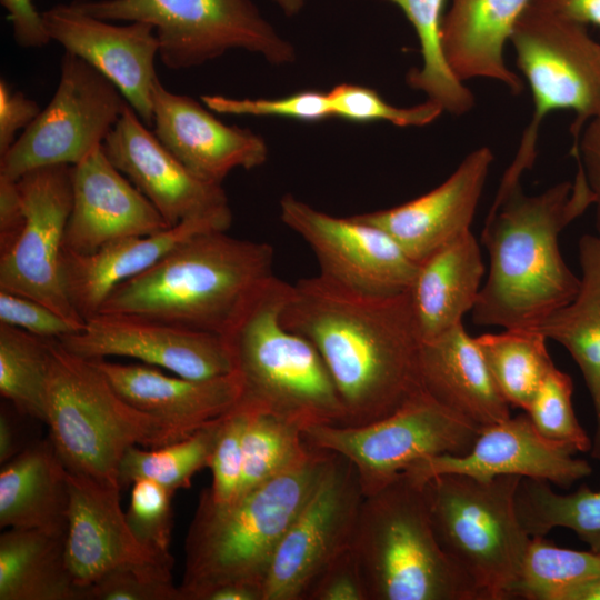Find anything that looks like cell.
<instances>
[{
	"label": "cell",
	"instance_id": "cell-15",
	"mask_svg": "<svg viewBox=\"0 0 600 600\" xmlns=\"http://www.w3.org/2000/svg\"><path fill=\"white\" fill-rule=\"evenodd\" d=\"M280 218L310 247L323 278L373 296L410 289L418 263L382 229L357 216L322 212L290 193L280 200Z\"/></svg>",
	"mask_w": 600,
	"mask_h": 600
},
{
	"label": "cell",
	"instance_id": "cell-38",
	"mask_svg": "<svg viewBox=\"0 0 600 600\" xmlns=\"http://www.w3.org/2000/svg\"><path fill=\"white\" fill-rule=\"evenodd\" d=\"M247 406L250 412L243 433L242 478L238 496L300 464L312 452L299 426Z\"/></svg>",
	"mask_w": 600,
	"mask_h": 600
},
{
	"label": "cell",
	"instance_id": "cell-35",
	"mask_svg": "<svg viewBox=\"0 0 600 600\" xmlns=\"http://www.w3.org/2000/svg\"><path fill=\"white\" fill-rule=\"evenodd\" d=\"M223 416L181 440L151 450L130 447L119 466L120 488L139 479L156 481L173 492L189 488L192 477L209 466Z\"/></svg>",
	"mask_w": 600,
	"mask_h": 600
},
{
	"label": "cell",
	"instance_id": "cell-22",
	"mask_svg": "<svg viewBox=\"0 0 600 600\" xmlns=\"http://www.w3.org/2000/svg\"><path fill=\"white\" fill-rule=\"evenodd\" d=\"M170 228L153 204L108 159L102 147L72 170V208L63 250L90 254L126 237Z\"/></svg>",
	"mask_w": 600,
	"mask_h": 600
},
{
	"label": "cell",
	"instance_id": "cell-33",
	"mask_svg": "<svg viewBox=\"0 0 600 600\" xmlns=\"http://www.w3.org/2000/svg\"><path fill=\"white\" fill-rule=\"evenodd\" d=\"M398 6L414 29L422 63L408 72V84L438 103L443 112L461 116L474 106L471 90L451 72L441 48L444 0H389Z\"/></svg>",
	"mask_w": 600,
	"mask_h": 600
},
{
	"label": "cell",
	"instance_id": "cell-30",
	"mask_svg": "<svg viewBox=\"0 0 600 600\" xmlns=\"http://www.w3.org/2000/svg\"><path fill=\"white\" fill-rule=\"evenodd\" d=\"M578 256L581 276L576 297L538 331L567 349L581 370L596 413L591 456L600 459V236L583 234Z\"/></svg>",
	"mask_w": 600,
	"mask_h": 600
},
{
	"label": "cell",
	"instance_id": "cell-42",
	"mask_svg": "<svg viewBox=\"0 0 600 600\" xmlns=\"http://www.w3.org/2000/svg\"><path fill=\"white\" fill-rule=\"evenodd\" d=\"M204 106L221 114L281 117L317 122L332 117L328 92L299 91L276 99L230 98L220 94L201 96Z\"/></svg>",
	"mask_w": 600,
	"mask_h": 600
},
{
	"label": "cell",
	"instance_id": "cell-19",
	"mask_svg": "<svg viewBox=\"0 0 600 600\" xmlns=\"http://www.w3.org/2000/svg\"><path fill=\"white\" fill-rule=\"evenodd\" d=\"M52 41L102 73L122 93L142 121L152 126V91L158 80L159 42L152 24H118L93 17L72 3L43 12Z\"/></svg>",
	"mask_w": 600,
	"mask_h": 600
},
{
	"label": "cell",
	"instance_id": "cell-47",
	"mask_svg": "<svg viewBox=\"0 0 600 600\" xmlns=\"http://www.w3.org/2000/svg\"><path fill=\"white\" fill-rule=\"evenodd\" d=\"M38 103L0 80V157L16 142L17 132L26 130L40 113Z\"/></svg>",
	"mask_w": 600,
	"mask_h": 600
},
{
	"label": "cell",
	"instance_id": "cell-5",
	"mask_svg": "<svg viewBox=\"0 0 600 600\" xmlns=\"http://www.w3.org/2000/svg\"><path fill=\"white\" fill-rule=\"evenodd\" d=\"M290 291L291 283L272 274L223 334L242 383L240 400L302 430L342 426L344 410L321 356L282 321Z\"/></svg>",
	"mask_w": 600,
	"mask_h": 600
},
{
	"label": "cell",
	"instance_id": "cell-23",
	"mask_svg": "<svg viewBox=\"0 0 600 600\" xmlns=\"http://www.w3.org/2000/svg\"><path fill=\"white\" fill-rule=\"evenodd\" d=\"M493 159L489 147L477 148L429 192L392 208L356 216L386 231L419 263L471 230Z\"/></svg>",
	"mask_w": 600,
	"mask_h": 600
},
{
	"label": "cell",
	"instance_id": "cell-3",
	"mask_svg": "<svg viewBox=\"0 0 600 600\" xmlns=\"http://www.w3.org/2000/svg\"><path fill=\"white\" fill-rule=\"evenodd\" d=\"M273 247L227 231L196 233L120 283L99 313L130 314L223 336L272 273Z\"/></svg>",
	"mask_w": 600,
	"mask_h": 600
},
{
	"label": "cell",
	"instance_id": "cell-51",
	"mask_svg": "<svg viewBox=\"0 0 600 600\" xmlns=\"http://www.w3.org/2000/svg\"><path fill=\"white\" fill-rule=\"evenodd\" d=\"M529 4L584 27L600 28V0H531Z\"/></svg>",
	"mask_w": 600,
	"mask_h": 600
},
{
	"label": "cell",
	"instance_id": "cell-14",
	"mask_svg": "<svg viewBox=\"0 0 600 600\" xmlns=\"http://www.w3.org/2000/svg\"><path fill=\"white\" fill-rule=\"evenodd\" d=\"M72 170L70 164L48 166L17 180L26 221L18 239L0 253V290L29 297L67 319L86 323L67 296L62 274Z\"/></svg>",
	"mask_w": 600,
	"mask_h": 600
},
{
	"label": "cell",
	"instance_id": "cell-17",
	"mask_svg": "<svg viewBox=\"0 0 600 600\" xmlns=\"http://www.w3.org/2000/svg\"><path fill=\"white\" fill-rule=\"evenodd\" d=\"M128 104L102 143L111 163L153 204L169 227L191 219L224 229L232 213L221 184L193 176Z\"/></svg>",
	"mask_w": 600,
	"mask_h": 600
},
{
	"label": "cell",
	"instance_id": "cell-50",
	"mask_svg": "<svg viewBox=\"0 0 600 600\" xmlns=\"http://www.w3.org/2000/svg\"><path fill=\"white\" fill-rule=\"evenodd\" d=\"M26 221L18 183L0 176V253L20 236Z\"/></svg>",
	"mask_w": 600,
	"mask_h": 600
},
{
	"label": "cell",
	"instance_id": "cell-44",
	"mask_svg": "<svg viewBox=\"0 0 600 600\" xmlns=\"http://www.w3.org/2000/svg\"><path fill=\"white\" fill-rule=\"evenodd\" d=\"M172 568H123L113 570L81 591V600H181Z\"/></svg>",
	"mask_w": 600,
	"mask_h": 600
},
{
	"label": "cell",
	"instance_id": "cell-54",
	"mask_svg": "<svg viewBox=\"0 0 600 600\" xmlns=\"http://www.w3.org/2000/svg\"><path fill=\"white\" fill-rule=\"evenodd\" d=\"M567 600H600V578L576 588Z\"/></svg>",
	"mask_w": 600,
	"mask_h": 600
},
{
	"label": "cell",
	"instance_id": "cell-11",
	"mask_svg": "<svg viewBox=\"0 0 600 600\" xmlns=\"http://www.w3.org/2000/svg\"><path fill=\"white\" fill-rule=\"evenodd\" d=\"M480 429L421 389L382 419L359 427L312 426L303 438L312 448L348 459L369 496L420 459L467 453Z\"/></svg>",
	"mask_w": 600,
	"mask_h": 600
},
{
	"label": "cell",
	"instance_id": "cell-24",
	"mask_svg": "<svg viewBox=\"0 0 600 600\" xmlns=\"http://www.w3.org/2000/svg\"><path fill=\"white\" fill-rule=\"evenodd\" d=\"M90 360L128 403L184 436L229 412L242 397L236 371L211 379H189L143 364Z\"/></svg>",
	"mask_w": 600,
	"mask_h": 600
},
{
	"label": "cell",
	"instance_id": "cell-40",
	"mask_svg": "<svg viewBox=\"0 0 600 600\" xmlns=\"http://www.w3.org/2000/svg\"><path fill=\"white\" fill-rule=\"evenodd\" d=\"M332 117L352 122L384 121L398 127H423L436 121L443 112L431 101L396 107L376 90L353 83H340L328 91Z\"/></svg>",
	"mask_w": 600,
	"mask_h": 600
},
{
	"label": "cell",
	"instance_id": "cell-4",
	"mask_svg": "<svg viewBox=\"0 0 600 600\" xmlns=\"http://www.w3.org/2000/svg\"><path fill=\"white\" fill-rule=\"evenodd\" d=\"M334 453L312 448L300 464L244 491L229 503L200 497L187 534L181 600H201L227 583L261 587L277 548L314 491Z\"/></svg>",
	"mask_w": 600,
	"mask_h": 600
},
{
	"label": "cell",
	"instance_id": "cell-52",
	"mask_svg": "<svg viewBox=\"0 0 600 600\" xmlns=\"http://www.w3.org/2000/svg\"><path fill=\"white\" fill-rule=\"evenodd\" d=\"M201 600H263V590L248 583H227L209 590Z\"/></svg>",
	"mask_w": 600,
	"mask_h": 600
},
{
	"label": "cell",
	"instance_id": "cell-13",
	"mask_svg": "<svg viewBox=\"0 0 600 600\" xmlns=\"http://www.w3.org/2000/svg\"><path fill=\"white\" fill-rule=\"evenodd\" d=\"M363 498L353 464L334 453L277 548L263 600L306 599L318 576L351 547Z\"/></svg>",
	"mask_w": 600,
	"mask_h": 600
},
{
	"label": "cell",
	"instance_id": "cell-6",
	"mask_svg": "<svg viewBox=\"0 0 600 600\" xmlns=\"http://www.w3.org/2000/svg\"><path fill=\"white\" fill-rule=\"evenodd\" d=\"M46 423L70 473L117 488L120 461L130 447L156 448L188 437L128 403L90 359L58 339L50 340Z\"/></svg>",
	"mask_w": 600,
	"mask_h": 600
},
{
	"label": "cell",
	"instance_id": "cell-48",
	"mask_svg": "<svg viewBox=\"0 0 600 600\" xmlns=\"http://www.w3.org/2000/svg\"><path fill=\"white\" fill-rule=\"evenodd\" d=\"M8 13L13 38L21 48H42L51 42L43 12L40 13L33 0H0Z\"/></svg>",
	"mask_w": 600,
	"mask_h": 600
},
{
	"label": "cell",
	"instance_id": "cell-43",
	"mask_svg": "<svg viewBox=\"0 0 600 600\" xmlns=\"http://www.w3.org/2000/svg\"><path fill=\"white\" fill-rule=\"evenodd\" d=\"M249 412V407L239 401L222 418L208 466L212 471V486L208 491L217 503H229L239 493L242 478L243 433Z\"/></svg>",
	"mask_w": 600,
	"mask_h": 600
},
{
	"label": "cell",
	"instance_id": "cell-32",
	"mask_svg": "<svg viewBox=\"0 0 600 600\" xmlns=\"http://www.w3.org/2000/svg\"><path fill=\"white\" fill-rule=\"evenodd\" d=\"M474 339L503 398L526 412L554 366L547 338L538 330L506 329Z\"/></svg>",
	"mask_w": 600,
	"mask_h": 600
},
{
	"label": "cell",
	"instance_id": "cell-26",
	"mask_svg": "<svg viewBox=\"0 0 600 600\" xmlns=\"http://www.w3.org/2000/svg\"><path fill=\"white\" fill-rule=\"evenodd\" d=\"M212 230L227 231L213 221L191 219L154 234L113 240L90 254L63 250L62 274L67 296L87 321L99 313L120 283L151 268L181 241Z\"/></svg>",
	"mask_w": 600,
	"mask_h": 600
},
{
	"label": "cell",
	"instance_id": "cell-29",
	"mask_svg": "<svg viewBox=\"0 0 600 600\" xmlns=\"http://www.w3.org/2000/svg\"><path fill=\"white\" fill-rule=\"evenodd\" d=\"M69 472L50 439L22 449L0 472V527L66 534Z\"/></svg>",
	"mask_w": 600,
	"mask_h": 600
},
{
	"label": "cell",
	"instance_id": "cell-36",
	"mask_svg": "<svg viewBox=\"0 0 600 600\" xmlns=\"http://www.w3.org/2000/svg\"><path fill=\"white\" fill-rule=\"evenodd\" d=\"M50 340L0 323V393L17 412L43 422Z\"/></svg>",
	"mask_w": 600,
	"mask_h": 600
},
{
	"label": "cell",
	"instance_id": "cell-18",
	"mask_svg": "<svg viewBox=\"0 0 600 600\" xmlns=\"http://www.w3.org/2000/svg\"><path fill=\"white\" fill-rule=\"evenodd\" d=\"M576 453L541 436L526 412L481 428L467 453L423 458L404 471L419 482L447 473L482 481L518 476L570 488L592 472L591 466Z\"/></svg>",
	"mask_w": 600,
	"mask_h": 600
},
{
	"label": "cell",
	"instance_id": "cell-53",
	"mask_svg": "<svg viewBox=\"0 0 600 600\" xmlns=\"http://www.w3.org/2000/svg\"><path fill=\"white\" fill-rule=\"evenodd\" d=\"M21 450L17 444L14 426L7 412L2 409L0 413V462L7 463Z\"/></svg>",
	"mask_w": 600,
	"mask_h": 600
},
{
	"label": "cell",
	"instance_id": "cell-25",
	"mask_svg": "<svg viewBox=\"0 0 600 600\" xmlns=\"http://www.w3.org/2000/svg\"><path fill=\"white\" fill-rule=\"evenodd\" d=\"M418 370L423 391L479 428L511 417L510 404L463 323L420 342Z\"/></svg>",
	"mask_w": 600,
	"mask_h": 600
},
{
	"label": "cell",
	"instance_id": "cell-41",
	"mask_svg": "<svg viewBox=\"0 0 600 600\" xmlns=\"http://www.w3.org/2000/svg\"><path fill=\"white\" fill-rule=\"evenodd\" d=\"M174 492L160 483L139 479L132 483L127 522L136 538L149 549L170 554Z\"/></svg>",
	"mask_w": 600,
	"mask_h": 600
},
{
	"label": "cell",
	"instance_id": "cell-7",
	"mask_svg": "<svg viewBox=\"0 0 600 600\" xmlns=\"http://www.w3.org/2000/svg\"><path fill=\"white\" fill-rule=\"evenodd\" d=\"M351 549L368 600H477L437 540L424 482L406 471L364 496Z\"/></svg>",
	"mask_w": 600,
	"mask_h": 600
},
{
	"label": "cell",
	"instance_id": "cell-12",
	"mask_svg": "<svg viewBox=\"0 0 600 600\" xmlns=\"http://www.w3.org/2000/svg\"><path fill=\"white\" fill-rule=\"evenodd\" d=\"M128 104L108 78L64 52L53 97L0 157V176L17 181L38 168L80 163L102 147Z\"/></svg>",
	"mask_w": 600,
	"mask_h": 600
},
{
	"label": "cell",
	"instance_id": "cell-28",
	"mask_svg": "<svg viewBox=\"0 0 600 600\" xmlns=\"http://www.w3.org/2000/svg\"><path fill=\"white\" fill-rule=\"evenodd\" d=\"M484 272L480 244L471 230L418 263L409 294L421 342L462 323L476 306Z\"/></svg>",
	"mask_w": 600,
	"mask_h": 600
},
{
	"label": "cell",
	"instance_id": "cell-10",
	"mask_svg": "<svg viewBox=\"0 0 600 600\" xmlns=\"http://www.w3.org/2000/svg\"><path fill=\"white\" fill-rule=\"evenodd\" d=\"M76 8L113 22L153 26L159 59L171 70L202 66L241 49L269 63L288 64L294 47L251 0H76Z\"/></svg>",
	"mask_w": 600,
	"mask_h": 600
},
{
	"label": "cell",
	"instance_id": "cell-1",
	"mask_svg": "<svg viewBox=\"0 0 600 600\" xmlns=\"http://www.w3.org/2000/svg\"><path fill=\"white\" fill-rule=\"evenodd\" d=\"M282 321L321 356L344 410L342 426L382 419L422 389L409 290L367 294L318 274L291 284Z\"/></svg>",
	"mask_w": 600,
	"mask_h": 600
},
{
	"label": "cell",
	"instance_id": "cell-9",
	"mask_svg": "<svg viewBox=\"0 0 600 600\" xmlns=\"http://www.w3.org/2000/svg\"><path fill=\"white\" fill-rule=\"evenodd\" d=\"M509 41L531 89L533 113L496 196L520 184L521 176L532 168L539 129L550 112H574L572 149L586 124L600 114V43L584 26L528 4Z\"/></svg>",
	"mask_w": 600,
	"mask_h": 600
},
{
	"label": "cell",
	"instance_id": "cell-21",
	"mask_svg": "<svg viewBox=\"0 0 600 600\" xmlns=\"http://www.w3.org/2000/svg\"><path fill=\"white\" fill-rule=\"evenodd\" d=\"M152 132L193 176L221 184L234 169L262 166L264 139L249 129L228 126L193 98L168 90L158 79L152 91Z\"/></svg>",
	"mask_w": 600,
	"mask_h": 600
},
{
	"label": "cell",
	"instance_id": "cell-37",
	"mask_svg": "<svg viewBox=\"0 0 600 600\" xmlns=\"http://www.w3.org/2000/svg\"><path fill=\"white\" fill-rule=\"evenodd\" d=\"M600 578V552L558 547L531 537L513 599L567 600L583 583Z\"/></svg>",
	"mask_w": 600,
	"mask_h": 600
},
{
	"label": "cell",
	"instance_id": "cell-34",
	"mask_svg": "<svg viewBox=\"0 0 600 600\" xmlns=\"http://www.w3.org/2000/svg\"><path fill=\"white\" fill-rule=\"evenodd\" d=\"M520 521L530 537L568 528L600 552V491L583 484L573 493L554 492L549 482L521 478L516 494Z\"/></svg>",
	"mask_w": 600,
	"mask_h": 600
},
{
	"label": "cell",
	"instance_id": "cell-55",
	"mask_svg": "<svg viewBox=\"0 0 600 600\" xmlns=\"http://www.w3.org/2000/svg\"><path fill=\"white\" fill-rule=\"evenodd\" d=\"M274 3L284 14H298L309 0H268Z\"/></svg>",
	"mask_w": 600,
	"mask_h": 600
},
{
	"label": "cell",
	"instance_id": "cell-16",
	"mask_svg": "<svg viewBox=\"0 0 600 600\" xmlns=\"http://www.w3.org/2000/svg\"><path fill=\"white\" fill-rule=\"evenodd\" d=\"M86 359L128 357L189 379H211L234 372L226 338L148 318L98 313L77 333L58 339Z\"/></svg>",
	"mask_w": 600,
	"mask_h": 600
},
{
	"label": "cell",
	"instance_id": "cell-27",
	"mask_svg": "<svg viewBox=\"0 0 600 600\" xmlns=\"http://www.w3.org/2000/svg\"><path fill=\"white\" fill-rule=\"evenodd\" d=\"M531 0H451L441 23V48L457 79L498 81L519 94L523 82L506 63L504 47Z\"/></svg>",
	"mask_w": 600,
	"mask_h": 600
},
{
	"label": "cell",
	"instance_id": "cell-49",
	"mask_svg": "<svg viewBox=\"0 0 600 600\" xmlns=\"http://www.w3.org/2000/svg\"><path fill=\"white\" fill-rule=\"evenodd\" d=\"M572 154L581 166L596 207V228L600 236V114L583 128Z\"/></svg>",
	"mask_w": 600,
	"mask_h": 600
},
{
	"label": "cell",
	"instance_id": "cell-31",
	"mask_svg": "<svg viewBox=\"0 0 600 600\" xmlns=\"http://www.w3.org/2000/svg\"><path fill=\"white\" fill-rule=\"evenodd\" d=\"M0 600H80L67 563L66 534L2 532Z\"/></svg>",
	"mask_w": 600,
	"mask_h": 600
},
{
	"label": "cell",
	"instance_id": "cell-39",
	"mask_svg": "<svg viewBox=\"0 0 600 600\" xmlns=\"http://www.w3.org/2000/svg\"><path fill=\"white\" fill-rule=\"evenodd\" d=\"M572 392L571 377L553 366L526 412L541 436L586 452L591 450L592 441L574 414Z\"/></svg>",
	"mask_w": 600,
	"mask_h": 600
},
{
	"label": "cell",
	"instance_id": "cell-20",
	"mask_svg": "<svg viewBox=\"0 0 600 600\" xmlns=\"http://www.w3.org/2000/svg\"><path fill=\"white\" fill-rule=\"evenodd\" d=\"M120 490L69 472L66 557L80 600L83 589L113 570L173 567L171 554L149 549L132 533Z\"/></svg>",
	"mask_w": 600,
	"mask_h": 600
},
{
	"label": "cell",
	"instance_id": "cell-2",
	"mask_svg": "<svg viewBox=\"0 0 600 600\" xmlns=\"http://www.w3.org/2000/svg\"><path fill=\"white\" fill-rule=\"evenodd\" d=\"M592 204L578 162L573 181L534 196L518 184L494 198L481 234L489 271L471 311L476 324L538 330L576 297L580 277L564 262L559 236Z\"/></svg>",
	"mask_w": 600,
	"mask_h": 600
},
{
	"label": "cell",
	"instance_id": "cell-45",
	"mask_svg": "<svg viewBox=\"0 0 600 600\" xmlns=\"http://www.w3.org/2000/svg\"><path fill=\"white\" fill-rule=\"evenodd\" d=\"M0 323L47 339H61L80 332L86 323L67 319L29 297L0 290Z\"/></svg>",
	"mask_w": 600,
	"mask_h": 600
},
{
	"label": "cell",
	"instance_id": "cell-46",
	"mask_svg": "<svg viewBox=\"0 0 600 600\" xmlns=\"http://www.w3.org/2000/svg\"><path fill=\"white\" fill-rule=\"evenodd\" d=\"M304 600H368L363 578L351 547L318 576Z\"/></svg>",
	"mask_w": 600,
	"mask_h": 600
},
{
	"label": "cell",
	"instance_id": "cell-8",
	"mask_svg": "<svg viewBox=\"0 0 600 600\" xmlns=\"http://www.w3.org/2000/svg\"><path fill=\"white\" fill-rule=\"evenodd\" d=\"M520 480L447 473L424 482L437 540L477 600L513 599L531 539L517 510Z\"/></svg>",
	"mask_w": 600,
	"mask_h": 600
}]
</instances>
